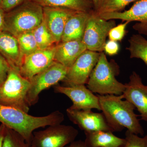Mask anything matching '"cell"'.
<instances>
[{
  "mask_svg": "<svg viewBox=\"0 0 147 147\" xmlns=\"http://www.w3.org/2000/svg\"><path fill=\"white\" fill-rule=\"evenodd\" d=\"M79 131L71 125H50L44 130L34 131L31 145L32 147H65L75 141Z\"/></svg>",
  "mask_w": 147,
  "mask_h": 147,
  "instance_id": "52a82bcc",
  "label": "cell"
},
{
  "mask_svg": "<svg viewBox=\"0 0 147 147\" xmlns=\"http://www.w3.org/2000/svg\"><path fill=\"white\" fill-rule=\"evenodd\" d=\"M56 45L37 50L25 56L19 69L21 76L30 80L48 67L55 61Z\"/></svg>",
  "mask_w": 147,
  "mask_h": 147,
  "instance_id": "7c38bea8",
  "label": "cell"
},
{
  "mask_svg": "<svg viewBox=\"0 0 147 147\" xmlns=\"http://www.w3.org/2000/svg\"><path fill=\"white\" fill-rule=\"evenodd\" d=\"M30 86V80L10 67L6 79L0 85V104L28 113L30 106L27 96Z\"/></svg>",
  "mask_w": 147,
  "mask_h": 147,
  "instance_id": "5b68a950",
  "label": "cell"
},
{
  "mask_svg": "<svg viewBox=\"0 0 147 147\" xmlns=\"http://www.w3.org/2000/svg\"><path fill=\"white\" fill-rule=\"evenodd\" d=\"M101 111L115 131L125 128L130 132L143 136L144 131L135 114V107L128 100H123L122 95H98Z\"/></svg>",
  "mask_w": 147,
  "mask_h": 147,
  "instance_id": "7a4b0ae2",
  "label": "cell"
},
{
  "mask_svg": "<svg viewBox=\"0 0 147 147\" xmlns=\"http://www.w3.org/2000/svg\"><path fill=\"white\" fill-rule=\"evenodd\" d=\"M16 38L21 53L24 57L39 50L32 32L24 33Z\"/></svg>",
  "mask_w": 147,
  "mask_h": 147,
  "instance_id": "cb8c5ba5",
  "label": "cell"
},
{
  "mask_svg": "<svg viewBox=\"0 0 147 147\" xmlns=\"http://www.w3.org/2000/svg\"><path fill=\"white\" fill-rule=\"evenodd\" d=\"M64 116L59 110L47 115L35 117L19 109L0 104V122L21 135L31 145L34 130L40 127L61 124Z\"/></svg>",
  "mask_w": 147,
  "mask_h": 147,
  "instance_id": "6da1fadb",
  "label": "cell"
},
{
  "mask_svg": "<svg viewBox=\"0 0 147 147\" xmlns=\"http://www.w3.org/2000/svg\"><path fill=\"white\" fill-rule=\"evenodd\" d=\"M99 16L105 20L120 19L123 21H137L133 28L139 34L147 35V0H138L131 8L123 12L100 13Z\"/></svg>",
  "mask_w": 147,
  "mask_h": 147,
  "instance_id": "4fadbf2b",
  "label": "cell"
},
{
  "mask_svg": "<svg viewBox=\"0 0 147 147\" xmlns=\"http://www.w3.org/2000/svg\"><path fill=\"white\" fill-rule=\"evenodd\" d=\"M85 85L71 86H54V91L62 94L71 99L73 104L69 108L76 110H92V109L101 110L98 95H95Z\"/></svg>",
  "mask_w": 147,
  "mask_h": 147,
  "instance_id": "30bf717a",
  "label": "cell"
},
{
  "mask_svg": "<svg viewBox=\"0 0 147 147\" xmlns=\"http://www.w3.org/2000/svg\"><path fill=\"white\" fill-rule=\"evenodd\" d=\"M32 32L38 49L40 50L52 47L56 43L44 21Z\"/></svg>",
  "mask_w": 147,
  "mask_h": 147,
  "instance_id": "603a6c76",
  "label": "cell"
},
{
  "mask_svg": "<svg viewBox=\"0 0 147 147\" xmlns=\"http://www.w3.org/2000/svg\"><path fill=\"white\" fill-rule=\"evenodd\" d=\"M129 79L122 94L123 99L132 103L140 113L141 119L147 122V85L143 84L141 76L134 71Z\"/></svg>",
  "mask_w": 147,
  "mask_h": 147,
  "instance_id": "5bb4252c",
  "label": "cell"
},
{
  "mask_svg": "<svg viewBox=\"0 0 147 147\" xmlns=\"http://www.w3.org/2000/svg\"><path fill=\"white\" fill-rule=\"evenodd\" d=\"M100 53L85 50L68 68L63 82L65 86L85 85L89 79L93 69L97 63Z\"/></svg>",
  "mask_w": 147,
  "mask_h": 147,
  "instance_id": "9c48e42d",
  "label": "cell"
},
{
  "mask_svg": "<svg viewBox=\"0 0 147 147\" xmlns=\"http://www.w3.org/2000/svg\"><path fill=\"white\" fill-rule=\"evenodd\" d=\"M5 129V125L1 124L0 125V147H3V141L4 137Z\"/></svg>",
  "mask_w": 147,
  "mask_h": 147,
  "instance_id": "d6a6232c",
  "label": "cell"
},
{
  "mask_svg": "<svg viewBox=\"0 0 147 147\" xmlns=\"http://www.w3.org/2000/svg\"><path fill=\"white\" fill-rule=\"evenodd\" d=\"M42 7L67 9L88 12L94 10L92 0H31Z\"/></svg>",
  "mask_w": 147,
  "mask_h": 147,
  "instance_id": "ffe728a7",
  "label": "cell"
},
{
  "mask_svg": "<svg viewBox=\"0 0 147 147\" xmlns=\"http://www.w3.org/2000/svg\"><path fill=\"white\" fill-rule=\"evenodd\" d=\"M115 26V20L107 21L101 18L94 10L90 11L82 39L87 50L102 52L109 32Z\"/></svg>",
  "mask_w": 147,
  "mask_h": 147,
  "instance_id": "8992f818",
  "label": "cell"
},
{
  "mask_svg": "<svg viewBox=\"0 0 147 147\" xmlns=\"http://www.w3.org/2000/svg\"><path fill=\"white\" fill-rule=\"evenodd\" d=\"M43 21L56 43L61 42L66 23L75 11L67 9L43 7Z\"/></svg>",
  "mask_w": 147,
  "mask_h": 147,
  "instance_id": "9a60e30c",
  "label": "cell"
},
{
  "mask_svg": "<svg viewBox=\"0 0 147 147\" xmlns=\"http://www.w3.org/2000/svg\"><path fill=\"white\" fill-rule=\"evenodd\" d=\"M137 1L138 0H99L94 11L98 14L121 12L130 3Z\"/></svg>",
  "mask_w": 147,
  "mask_h": 147,
  "instance_id": "7402d4cb",
  "label": "cell"
},
{
  "mask_svg": "<svg viewBox=\"0 0 147 147\" xmlns=\"http://www.w3.org/2000/svg\"><path fill=\"white\" fill-rule=\"evenodd\" d=\"M3 0H0V7H1V5L2 2Z\"/></svg>",
  "mask_w": 147,
  "mask_h": 147,
  "instance_id": "e575fe53",
  "label": "cell"
},
{
  "mask_svg": "<svg viewBox=\"0 0 147 147\" xmlns=\"http://www.w3.org/2000/svg\"><path fill=\"white\" fill-rule=\"evenodd\" d=\"M129 23V21H125V23L119 24L111 29L108 35L109 39L117 42L121 41L125 36L126 27Z\"/></svg>",
  "mask_w": 147,
  "mask_h": 147,
  "instance_id": "4316f807",
  "label": "cell"
},
{
  "mask_svg": "<svg viewBox=\"0 0 147 147\" xmlns=\"http://www.w3.org/2000/svg\"><path fill=\"white\" fill-rule=\"evenodd\" d=\"M85 142L89 147H123L125 139L117 137L111 131L85 132Z\"/></svg>",
  "mask_w": 147,
  "mask_h": 147,
  "instance_id": "d6986e66",
  "label": "cell"
},
{
  "mask_svg": "<svg viewBox=\"0 0 147 147\" xmlns=\"http://www.w3.org/2000/svg\"><path fill=\"white\" fill-rule=\"evenodd\" d=\"M119 66L114 61H108L105 53L100 52L99 59L87 83V87L93 93L100 95H121L125 88V84L116 79L119 74Z\"/></svg>",
  "mask_w": 147,
  "mask_h": 147,
  "instance_id": "3957f363",
  "label": "cell"
},
{
  "mask_svg": "<svg viewBox=\"0 0 147 147\" xmlns=\"http://www.w3.org/2000/svg\"><path fill=\"white\" fill-rule=\"evenodd\" d=\"M0 53L11 67L19 71L24 57L17 38L5 31L0 32Z\"/></svg>",
  "mask_w": 147,
  "mask_h": 147,
  "instance_id": "2e32d148",
  "label": "cell"
},
{
  "mask_svg": "<svg viewBox=\"0 0 147 147\" xmlns=\"http://www.w3.org/2000/svg\"><path fill=\"white\" fill-rule=\"evenodd\" d=\"M127 48L130 58L140 59L147 65V40L141 34H133L129 40Z\"/></svg>",
  "mask_w": 147,
  "mask_h": 147,
  "instance_id": "44dd1931",
  "label": "cell"
},
{
  "mask_svg": "<svg viewBox=\"0 0 147 147\" xmlns=\"http://www.w3.org/2000/svg\"><path fill=\"white\" fill-rule=\"evenodd\" d=\"M5 12L0 7V32L5 30Z\"/></svg>",
  "mask_w": 147,
  "mask_h": 147,
  "instance_id": "4dcf8cb0",
  "label": "cell"
},
{
  "mask_svg": "<svg viewBox=\"0 0 147 147\" xmlns=\"http://www.w3.org/2000/svg\"><path fill=\"white\" fill-rule=\"evenodd\" d=\"M2 147H32L20 134L5 126Z\"/></svg>",
  "mask_w": 147,
  "mask_h": 147,
  "instance_id": "d4e9b609",
  "label": "cell"
},
{
  "mask_svg": "<svg viewBox=\"0 0 147 147\" xmlns=\"http://www.w3.org/2000/svg\"><path fill=\"white\" fill-rule=\"evenodd\" d=\"M43 21V7L31 0H27L12 10L5 12V31L17 37L33 30Z\"/></svg>",
  "mask_w": 147,
  "mask_h": 147,
  "instance_id": "277c9868",
  "label": "cell"
},
{
  "mask_svg": "<svg viewBox=\"0 0 147 147\" xmlns=\"http://www.w3.org/2000/svg\"><path fill=\"white\" fill-rule=\"evenodd\" d=\"M27 0H3L1 7L5 12H8L17 7Z\"/></svg>",
  "mask_w": 147,
  "mask_h": 147,
  "instance_id": "f1b7e54d",
  "label": "cell"
},
{
  "mask_svg": "<svg viewBox=\"0 0 147 147\" xmlns=\"http://www.w3.org/2000/svg\"><path fill=\"white\" fill-rule=\"evenodd\" d=\"M68 118L84 132L102 131L114 132L102 113L92 110H66Z\"/></svg>",
  "mask_w": 147,
  "mask_h": 147,
  "instance_id": "8fae6325",
  "label": "cell"
},
{
  "mask_svg": "<svg viewBox=\"0 0 147 147\" xmlns=\"http://www.w3.org/2000/svg\"><path fill=\"white\" fill-rule=\"evenodd\" d=\"M119 50V45L117 41L113 40H108L105 42L104 47L105 53L110 56L117 55Z\"/></svg>",
  "mask_w": 147,
  "mask_h": 147,
  "instance_id": "f546056e",
  "label": "cell"
},
{
  "mask_svg": "<svg viewBox=\"0 0 147 147\" xmlns=\"http://www.w3.org/2000/svg\"><path fill=\"white\" fill-rule=\"evenodd\" d=\"M90 12L76 11L71 14L66 23L61 42L82 40Z\"/></svg>",
  "mask_w": 147,
  "mask_h": 147,
  "instance_id": "ac0fdd59",
  "label": "cell"
},
{
  "mask_svg": "<svg viewBox=\"0 0 147 147\" xmlns=\"http://www.w3.org/2000/svg\"><path fill=\"white\" fill-rule=\"evenodd\" d=\"M65 147H89L84 141L82 140L74 141L71 142L68 146Z\"/></svg>",
  "mask_w": 147,
  "mask_h": 147,
  "instance_id": "1f68e13d",
  "label": "cell"
},
{
  "mask_svg": "<svg viewBox=\"0 0 147 147\" xmlns=\"http://www.w3.org/2000/svg\"><path fill=\"white\" fill-rule=\"evenodd\" d=\"M86 50V47L81 40L61 42L56 45L55 60L69 68Z\"/></svg>",
  "mask_w": 147,
  "mask_h": 147,
  "instance_id": "e0dca14e",
  "label": "cell"
},
{
  "mask_svg": "<svg viewBox=\"0 0 147 147\" xmlns=\"http://www.w3.org/2000/svg\"><path fill=\"white\" fill-rule=\"evenodd\" d=\"M93 2L94 5V10L97 7L98 4L99 0H92Z\"/></svg>",
  "mask_w": 147,
  "mask_h": 147,
  "instance_id": "836d02e7",
  "label": "cell"
},
{
  "mask_svg": "<svg viewBox=\"0 0 147 147\" xmlns=\"http://www.w3.org/2000/svg\"><path fill=\"white\" fill-rule=\"evenodd\" d=\"M67 70L68 68L55 61L47 68L30 79V86L27 96V101L30 106L38 102L39 94L42 91L62 82Z\"/></svg>",
  "mask_w": 147,
  "mask_h": 147,
  "instance_id": "ba28073f",
  "label": "cell"
},
{
  "mask_svg": "<svg viewBox=\"0 0 147 147\" xmlns=\"http://www.w3.org/2000/svg\"><path fill=\"white\" fill-rule=\"evenodd\" d=\"M125 136V144L123 147H147V135L141 137L127 130Z\"/></svg>",
  "mask_w": 147,
  "mask_h": 147,
  "instance_id": "484cf974",
  "label": "cell"
},
{
  "mask_svg": "<svg viewBox=\"0 0 147 147\" xmlns=\"http://www.w3.org/2000/svg\"><path fill=\"white\" fill-rule=\"evenodd\" d=\"M10 67L8 62L0 53V85L6 79Z\"/></svg>",
  "mask_w": 147,
  "mask_h": 147,
  "instance_id": "83f0119b",
  "label": "cell"
}]
</instances>
